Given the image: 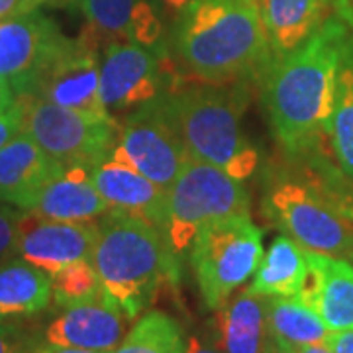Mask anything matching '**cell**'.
Wrapping results in <instances>:
<instances>
[{"instance_id": "1", "label": "cell", "mask_w": 353, "mask_h": 353, "mask_svg": "<svg viewBox=\"0 0 353 353\" xmlns=\"http://www.w3.org/2000/svg\"><path fill=\"white\" fill-rule=\"evenodd\" d=\"M350 28L352 20L332 16L261 77L271 132L292 159L326 161L338 61Z\"/></svg>"}, {"instance_id": "2", "label": "cell", "mask_w": 353, "mask_h": 353, "mask_svg": "<svg viewBox=\"0 0 353 353\" xmlns=\"http://www.w3.org/2000/svg\"><path fill=\"white\" fill-rule=\"evenodd\" d=\"M179 69L202 85L263 77L271 50L257 0H194L175 20Z\"/></svg>"}, {"instance_id": "3", "label": "cell", "mask_w": 353, "mask_h": 353, "mask_svg": "<svg viewBox=\"0 0 353 353\" xmlns=\"http://www.w3.org/2000/svg\"><path fill=\"white\" fill-rule=\"evenodd\" d=\"M176 257L161 228L108 210L99 224L90 261L101 279L102 299L132 322L152 306L165 285H175Z\"/></svg>"}, {"instance_id": "4", "label": "cell", "mask_w": 353, "mask_h": 353, "mask_svg": "<svg viewBox=\"0 0 353 353\" xmlns=\"http://www.w3.org/2000/svg\"><path fill=\"white\" fill-rule=\"evenodd\" d=\"M169 104L189 155L243 181L259 165V153L243 136V87L201 85L169 92Z\"/></svg>"}, {"instance_id": "5", "label": "cell", "mask_w": 353, "mask_h": 353, "mask_svg": "<svg viewBox=\"0 0 353 353\" xmlns=\"http://www.w3.org/2000/svg\"><path fill=\"white\" fill-rule=\"evenodd\" d=\"M263 214L304 250L352 259L353 222L338 210L316 171L277 176L265 192Z\"/></svg>"}, {"instance_id": "6", "label": "cell", "mask_w": 353, "mask_h": 353, "mask_svg": "<svg viewBox=\"0 0 353 353\" xmlns=\"http://www.w3.org/2000/svg\"><path fill=\"white\" fill-rule=\"evenodd\" d=\"M263 230L250 214L228 216L199 232L190 245V267L210 310L226 306L234 290L255 275L263 259Z\"/></svg>"}, {"instance_id": "7", "label": "cell", "mask_w": 353, "mask_h": 353, "mask_svg": "<svg viewBox=\"0 0 353 353\" xmlns=\"http://www.w3.org/2000/svg\"><path fill=\"white\" fill-rule=\"evenodd\" d=\"M238 214H250V194L241 181L189 157L167 190L165 236L181 255L208 224Z\"/></svg>"}, {"instance_id": "8", "label": "cell", "mask_w": 353, "mask_h": 353, "mask_svg": "<svg viewBox=\"0 0 353 353\" xmlns=\"http://www.w3.org/2000/svg\"><path fill=\"white\" fill-rule=\"evenodd\" d=\"M24 101L22 132L38 143L61 167L94 169L110 157L120 122L110 114H88L63 108L36 97Z\"/></svg>"}, {"instance_id": "9", "label": "cell", "mask_w": 353, "mask_h": 353, "mask_svg": "<svg viewBox=\"0 0 353 353\" xmlns=\"http://www.w3.org/2000/svg\"><path fill=\"white\" fill-rule=\"evenodd\" d=\"M110 157L134 167L163 190L173 187L190 155L176 128L169 92L138 106L120 122Z\"/></svg>"}, {"instance_id": "10", "label": "cell", "mask_w": 353, "mask_h": 353, "mask_svg": "<svg viewBox=\"0 0 353 353\" xmlns=\"http://www.w3.org/2000/svg\"><path fill=\"white\" fill-rule=\"evenodd\" d=\"M179 67L167 50L132 41H110L101 59V101L110 116L138 108L181 88Z\"/></svg>"}, {"instance_id": "11", "label": "cell", "mask_w": 353, "mask_h": 353, "mask_svg": "<svg viewBox=\"0 0 353 353\" xmlns=\"http://www.w3.org/2000/svg\"><path fill=\"white\" fill-rule=\"evenodd\" d=\"M69 38L41 12L0 18V77L12 85L16 97H32L41 73L63 50Z\"/></svg>"}, {"instance_id": "12", "label": "cell", "mask_w": 353, "mask_h": 353, "mask_svg": "<svg viewBox=\"0 0 353 353\" xmlns=\"http://www.w3.org/2000/svg\"><path fill=\"white\" fill-rule=\"evenodd\" d=\"M99 39L85 32L71 39L41 73L32 97L63 108L88 114H108L101 101V57Z\"/></svg>"}, {"instance_id": "13", "label": "cell", "mask_w": 353, "mask_h": 353, "mask_svg": "<svg viewBox=\"0 0 353 353\" xmlns=\"http://www.w3.org/2000/svg\"><path fill=\"white\" fill-rule=\"evenodd\" d=\"M99 240V224L48 220L26 212L16 252L20 259L55 275L63 267L90 259Z\"/></svg>"}, {"instance_id": "14", "label": "cell", "mask_w": 353, "mask_h": 353, "mask_svg": "<svg viewBox=\"0 0 353 353\" xmlns=\"http://www.w3.org/2000/svg\"><path fill=\"white\" fill-rule=\"evenodd\" d=\"M97 39L132 41L153 50H167L163 20L155 0H79Z\"/></svg>"}, {"instance_id": "15", "label": "cell", "mask_w": 353, "mask_h": 353, "mask_svg": "<svg viewBox=\"0 0 353 353\" xmlns=\"http://www.w3.org/2000/svg\"><path fill=\"white\" fill-rule=\"evenodd\" d=\"M308 277L299 299L324 320L330 332L353 330V263L306 250Z\"/></svg>"}, {"instance_id": "16", "label": "cell", "mask_w": 353, "mask_h": 353, "mask_svg": "<svg viewBox=\"0 0 353 353\" xmlns=\"http://www.w3.org/2000/svg\"><path fill=\"white\" fill-rule=\"evenodd\" d=\"M90 176L110 210L141 218L165 232L167 190L114 157L97 165L90 171Z\"/></svg>"}, {"instance_id": "17", "label": "cell", "mask_w": 353, "mask_h": 353, "mask_svg": "<svg viewBox=\"0 0 353 353\" xmlns=\"http://www.w3.org/2000/svg\"><path fill=\"white\" fill-rule=\"evenodd\" d=\"M126 316L106 299L65 308L46 330L51 345L79 347L92 352H114L126 338Z\"/></svg>"}, {"instance_id": "18", "label": "cell", "mask_w": 353, "mask_h": 353, "mask_svg": "<svg viewBox=\"0 0 353 353\" xmlns=\"http://www.w3.org/2000/svg\"><path fill=\"white\" fill-rule=\"evenodd\" d=\"M110 210L97 189L90 169L67 167L50 179L28 202L24 212L48 220L63 222H94Z\"/></svg>"}, {"instance_id": "19", "label": "cell", "mask_w": 353, "mask_h": 353, "mask_svg": "<svg viewBox=\"0 0 353 353\" xmlns=\"http://www.w3.org/2000/svg\"><path fill=\"white\" fill-rule=\"evenodd\" d=\"M63 169L28 134L20 132L0 150V202L24 210L34 194Z\"/></svg>"}, {"instance_id": "20", "label": "cell", "mask_w": 353, "mask_h": 353, "mask_svg": "<svg viewBox=\"0 0 353 353\" xmlns=\"http://www.w3.org/2000/svg\"><path fill=\"white\" fill-rule=\"evenodd\" d=\"M271 61L296 50L332 18L336 0H259Z\"/></svg>"}, {"instance_id": "21", "label": "cell", "mask_w": 353, "mask_h": 353, "mask_svg": "<svg viewBox=\"0 0 353 353\" xmlns=\"http://www.w3.org/2000/svg\"><path fill=\"white\" fill-rule=\"evenodd\" d=\"M216 326L222 353H273L265 296L243 290L234 303L218 310Z\"/></svg>"}, {"instance_id": "22", "label": "cell", "mask_w": 353, "mask_h": 353, "mask_svg": "<svg viewBox=\"0 0 353 353\" xmlns=\"http://www.w3.org/2000/svg\"><path fill=\"white\" fill-rule=\"evenodd\" d=\"M308 277L306 250L289 236L281 234L267 253L245 290L257 296H299Z\"/></svg>"}, {"instance_id": "23", "label": "cell", "mask_w": 353, "mask_h": 353, "mask_svg": "<svg viewBox=\"0 0 353 353\" xmlns=\"http://www.w3.org/2000/svg\"><path fill=\"white\" fill-rule=\"evenodd\" d=\"M53 299L51 275L24 259L0 267V322L39 314Z\"/></svg>"}, {"instance_id": "24", "label": "cell", "mask_w": 353, "mask_h": 353, "mask_svg": "<svg viewBox=\"0 0 353 353\" xmlns=\"http://www.w3.org/2000/svg\"><path fill=\"white\" fill-rule=\"evenodd\" d=\"M330 155L341 175L353 183V30L341 43L334 110L330 124Z\"/></svg>"}, {"instance_id": "25", "label": "cell", "mask_w": 353, "mask_h": 353, "mask_svg": "<svg viewBox=\"0 0 353 353\" xmlns=\"http://www.w3.org/2000/svg\"><path fill=\"white\" fill-rule=\"evenodd\" d=\"M267 328L273 341L304 345L326 343L330 328L299 296H265Z\"/></svg>"}, {"instance_id": "26", "label": "cell", "mask_w": 353, "mask_h": 353, "mask_svg": "<svg viewBox=\"0 0 353 353\" xmlns=\"http://www.w3.org/2000/svg\"><path fill=\"white\" fill-rule=\"evenodd\" d=\"M114 353H187V341L175 318L150 310L139 316Z\"/></svg>"}, {"instance_id": "27", "label": "cell", "mask_w": 353, "mask_h": 353, "mask_svg": "<svg viewBox=\"0 0 353 353\" xmlns=\"http://www.w3.org/2000/svg\"><path fill=\"white\" fill-rule=\"evenodd\" d=\"M51 290L53 303L59 308H71L102 299L101 279L90 259L67 265L51 275Z\"/></svg>"}, {"instance_id": "28", "label": "cell", "mask_w": 353, "mask_h": 353, "mask_svg": "<svg viewBox=\"0 0 353 353\" xmlns=\"http://www.w3.org/2000/svg\"><path fill=\"white\" fill-rule=\"evenodd\" d=\"M316 175L320 179L324 190L328 192V196L336 202L338 210L341 214L347 216L353 222V183L347 181L345 176L338 171V167L334 163L326 161H318L316 163Z\"/></svg>"}, {"instance_id": "29", "label": "cell", "mask_w": 353, "mask_h": 353, "mask_svg": "<svg viewBox=\"0 0 353 353\" xmlns=\"http://www.w3.org/2000/svg\"><path fill=\"white\" fill-rule=\"evenodd\" d=\"M24 216L26 212L20 208L0 206V257L16 252Z\"/></svg>"}, {"instance_id": "30", "label": "cell", "mask_w": 353, "mask_h": 353, "mask_svg": "<svg viewBox=\"0 0 353 353\" xmlns=\"http://www.w3.org/2000/svg\"><path fill=\"white\" fill-rule=\"evenodd\" d=\"M24 128V101L18 99L8 112L0 116V150L14 139Z\"/></svg>"}, {"instance_id": "31", "label": "cell", "mask_w": 353, "mask_h": 353, "mask_svg": "<svg viewBox=\"0 0 353 353\" xmlns=\"http://www.w3.org/2000/svg\"><path fill=\"white\" fill-rule=\"evenodd\" d=\"M0 353H26L22 332L6 322H0Z\"/></svg>"}, {"instance_id": "32", "label": "cell", "mask_w": 353, "mask_h": 353, "mask_svg": "<svg viewBox=\"0 0 353 353\" xmlns=\"http://www.w3.org/2000/svg\"><path fill=\"white\" fill-rule=\"evenodd\" d=\"M326 343L334 353H353V330L330 332Z\"/></svg>"}, {"instance_id": "33", "label": "cell", "mask_w": 353, "mask_h": 353, "mask_svg": "<svg viewBox=\"0 0 353 353\" xmlns=\"http://www.w3.org/2000/svg\"><path fill=\"white\" fill-rule=\"evenodd\" d=\"M36 8L38 6H36L34 0H0V18L30 12V10H36Z\"/></svg>"}, {"instance_id": "34", "label": "cell", "mask_w": 353, "mask_h": 353, "mask_svg": "<svg viewBox=\"0 0 353 353\" xmlns=\"http://www.w3.org/2000/svg\"><path fill=\"white\" fill-rule=\"evenodd\" d=\"M16 102H18V97L14 92L12 85L4 77H0V116L8 112Z\"/></svg>"}, {"instance_id": "35", "label": "cell", "mask_w": 353, "mask_h": 353, "mask_svg": "<svg viewBox=\"0 0 353 353\" xmlns=\"http://www.w3.org/2000/svg\"><path fill=\"white\" fill-rule=\"evenodd\" d=\"M277 345H283L289 353H334L330 350L328 343H304V345H289V343H281L275 341Z\"/></svg>"}, {"instance_id": "36", "label": "cell", "mask_w": 353, "mask_h": 353, "mask_svg": "<svg viewBox=\"0 0 353 353\" xmlns=\"http://www.w3.org/2000/svg\"><path fill=\"white\" fill-rule=\"evenodd\" d=\"M194 0H157L159 8L163 10L167 16H173V18H179V14L183 12L189 4H192Z\"/></svg>"}, {"instance_id": "37", "label": "cell", "mask_w": 353, "mask_h": 353, "mask_svg": "<svg viewBox=\"0 0 353 353\" xmlns=\"http://www.w3.org/2000/svg\"><path fill=\"white\" fill-rule=\"evenodd\" d=\"M187 353H222L212 345H208L206 341H202L199 336H190L187 341Z\"/></svg>"}, {"instance_id": "38", "label": "cell", "mask_w": 353, "mask_h": 353, "mask_svg": "<svg viewBox=\"0 0 353 353\" xmlns=\"http://www.w3.org/2000/svg\"><path fill=\"white\" fill-rule=\"evenodd\" d=\"M32 353H114V352H92V350H79V347H63V345H41Z\"/></svg>"}, {"instance_id": "39", "label": "cell", "mask_w": 353, "mask_h": 353, "mask_svg": "<svg viewBox=\"0 0 353 353\" xmlns=\"http://www.w3.org/2000/svg\"><path fill=\"white\" fill-rule=\"evenodd\" d=\"M36 6H41V4H50V6H61V8H67V6H75L79 0H34Z\"/></svg>"}, {"instance_id": "40", "label": "cell", "mask_w": 353, "mask_h": 353, "mask_svg": "<svg viewBox=\"0 0 353 353\" xmlns=\"http://www.w3.org/2000/svg\"><path fill=\"white\" fill-rule=\"evenodd\" d=\"M273 353H289V352H287V350H285L283 345H277V343L273 341Z\"/></svg>"}, {"instance_id": "41", "label": "cell", "mask_w": 353, "mask_h": 353, "mask_svg": "<svg viewBox=\"0 0 353 353\" xmlns=\"http://www.w3.org/2000/svg\"><path fill=\"white\" fill-rule=\"evenodd\" d=\"M350 261H352V263H353V255H352V259H350Z\"/></svg>"}]
</instances>
